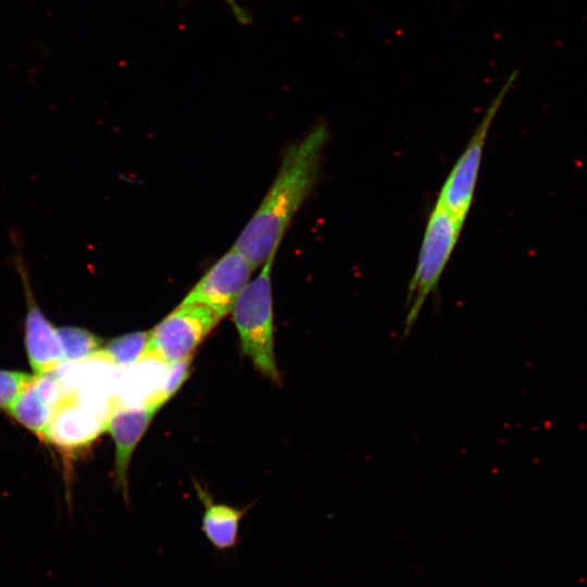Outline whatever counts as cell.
<instances>
[{"label":"cell","instance_id":"cell-1","mask_svg":"<svg viewBox=\"0 0 587 587\" xmlns=\"http://www.w3.org/2000/svg\"><path fill=\"white\" fill-rule=\"evenodd\" d=\"M328 139L327 124L319 122L285 150L272 185L233 245L255 268L277 253L290 222L315 186Z\"/></svg>","mask_w":587,"mask_h":587},{"label":"cell","instance_id":"cell-2","mask_svg":"<svg viewBox=\"0 0 587 587\" xmlns=\"http://www.w3.org/2000/svg\"><path fill=\"white\" fill-rule=\"evenodd\" d=\"M271 255L261 271L250 280L232 310L242 352L264 377L279 384L274 352V313Z\"/></svg>","mask_w":587,"mask_h":587},{"label":"cell","instance_id":"cell-3","mask_svg":"<svg viewBox=\"0 0 587 587\" xmlns=\"http://www.w3.org/2000/svg\"><path fill=\"white\" fill-rule=\"evenodd\" d=\"M464 222L435 204L425 228L416 267L409 284L404 335L415 324L420 312L435 290L458 242Z\"/></svg>","mask_w":587,"mask_h":587},{"label":"cell","instance_id":"cell-4","mask_svg":"<svg viewBox=\"0 0 587 587\" xmlns=\"http://www.w3.org/2000/svg\"><path fill=\"white\" fill-rule=\"evenodd\" d=\"M220 320L203 304L182 301L150 330L138 363L157 362L170 366L193 354Z\"/></svg>","mask_w":587,"mask_h":587},{"label":"cell","instance_id":"cell-5","mask_svg":"<svg viewBox=\"0 0 587 587\" xmlns=\"http://www.w3.org/2000/svg\"><path fill=\"white\" fill-rule=\"evenodd\" d=\"M517 71L512 72L504 85L494 98L483 118L475 128L464 151L449 173L437 204L441 205L461 221H465L470 211L478 178L484 147L491 123L497 115L505 96L513 87Z\"/></svg>","mask_w":587,"mask_h":587},{"label":"cell","instance_id":"cell-6","mask_svg":"<svg viewBox=\"0 0 587 587\" xmlns=\"http://www.w3.org/2000/svg\"><path fill=\"white\" fill-rule=\"evenodd\" d=\"M13 263L21 278L26 302L23 342L28 365L35 375L53 372L65 363L59 327L47 317L39 307L21 251L15 252Z\"/></svg>","mask_w":587,"mask_h":587},{"label":"cell","instance_id":"cell-7","mask_svg":"<svg viewBox=\"0 0 587 587\" xmlns=\"http://www.w3.org/2000/svg\"><path fill=\"white\" fill-rule=\"evenodd\" d=\"M155 413V410L143 403L140 407H129L116 395L107 401L101 433L109 434L114 442V482L126 503L129 498V463Z\"/></svg>","mask_w":587,"mask_h":587},{"label":"cell","instance_id":"cell-8","mask_svg":"<svg viewBox=\"0 0 587 587\" xmlns=\"http://www.w3.org/2000/svg\"><path fill=\"white\" fill-rule=\"evenodd\" d=\"M255 267L232 247L196 283L183 302L203 304L221 319L232 312Z\"/></svg>","mask_w":587,"mask_h":587},{"label":"cell","instance_id":"cell-9","mask_svg":"<svg viewBox=\"0 0 587 587\" xmlns=\"http://www.w3.org/2000/svg\"><path fill=\"white\" fill-rule=\"evenodd\" d=\"M66 394L55 371L35 375L5 415L47 446L52 420Z\"/></svg>","mask_w":587,"mask_h":587},{"label":"cell","instance_id":"cell-10","mask_svg":"<svg viewBox=\"0 0 587 587\" xmlns=\"http://www.w3.org/2000/svg\"><path fill=\"white\" fill-rule=\"evenodd\" d=\"M198 496L204 504L201 530L211 546L218 552L235 550L239 544L240 522L247 508L215 503L212 498L197 487Z\"/></svg>","mask_w":587,"mask_h":587},{"label":"cell","instance_id":"cell-11","mask_svg":"<svg viewBox=\"0 0 587 587\" xmlns=\"http://www.w3.org/2000/svg\"><path fill=\"white\" fill-rule=\"evenodd\" d=\"M150 330H137L104 340L92 361L112 366L127 367L137 364L148 341Z\"/></svg>","mask_w":587,"mask_h":587},{"label":"cell","instance_id":"cell-12","mask_svg":"<svg viewBox=\"0 0 587 587\" xmlns=\"http://www.w3.org/2000/svg\"><path fill=\"white\" fill-rule=\"evenodd\" d=\"M59 335L65 362L92 361L104 344L102 337L80 326H61Z\"/></svg>","mask_w":587,"mask_h":587},{"label":"cell","instance_id":"cell-13","mask_svg":"<svg viewBox=\"0 0 587 587\" xmlns=\"http://www.w3.org/2000/svg\"><path fill=\"white\" fill-rule=\"evenodd\" d=\"M193 354L171 364L164 384L158 390L151 392L142 403L158 412L188 379Z\"/></svg>","mask_w":587,"mask_h":587},{"label":"cell","instance_id":"cell-14","mask_svg":"<svg viewBox=\"0 0 587 587\" xmlns=\"http://www.w3.org/2000/svg\"><path fill=\"white\" fill-rule=\"evenodd\" d=\"M35 374L20 370L0 369V411L11 409L21 392L33 382Z\"/></svg>","mask_w":587,"mask_h":587},{"label":"cell","instance_id":"cell-15","mask_svg":"<svg viewBox=\"0 0 587 587\" xmlns=\"http://www.w3.org/2000/svg\"><path fill=\"white\" fill-rule=\"evenodd\" d=\"M227 3L230 11L235 15L236 20L241 24H250L251 23V16L250 14L242 9L236 0H223Z\"/></svg>","mask_w":587,"mask_h":587}]
</instances>
